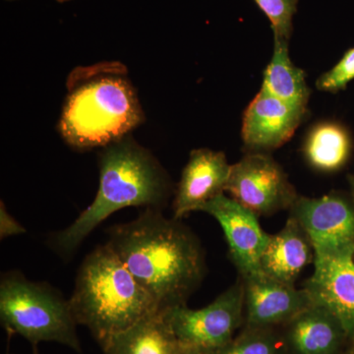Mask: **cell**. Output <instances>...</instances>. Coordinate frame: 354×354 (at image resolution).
I'll return each mask as SVG.
<instances>
[{
  "mask_svg": "<svg viewBox=\"0 0 354 354\" xmlns=\"http://www.w3.org/2000/svg\"><path fill=\"white\" fill-rule=\"evenodd\" d=\"M25 232V228L12 216L9 215L3 203H1V206H0V236L1 239L24 234Z\"/></svg>",
  "mask_w": 354,
  "mask_h": 354,
  "instance_id": "obj_22",
  "label": "cell"
},
{
  "mask_svg": "<svg viewBox=\"0 0 354 354\" xmlns=\"http://www.w3.org/2000/svg\"><path fill=\"white\" fill-rule=\"evenodd\" d=\"M165 315L184 348L215 353L232 341L245 322L243 281L239 279L204 308L193 310L183 305L165 310Z\"/></svg>",
  "mask_w": 354,
  "mask_h": 354,
  "instance_id": "obj_6",
  "label": "cell"
},
{
  "mask_svg": "<svg viewBox=\"0 0 354 354\" xmlns=\"http://www.w3.org/2000/svg\"><path fill=\"white\" fill-rule=\"evenodd\" d=\"M349 187H351V197L354 204V176H348V177Z\"/></svg>",
  "mask_w": 354,
  "mask_h": 354,
  "instance_id": "obj_23",
  "label": "cell"
},
{
  "mask_svg": "<svg viewBox=\"0 0 354 354\" xmlns=\"http://www.w3.org/2000/svg\"><path fill=\"white\" fill-rule=\"evenodd\" d=\"M232 165L223 152L197 149L190 153L174 200V218L200 211L205 204L223 194Z\"/></svg>",
  "mask_w": 354,
  "mask_h": 354,
  "instance_id": "obj_13",
  "label": "cell"
},
{
  "mask_svg": "<svg viewBox=\"0 0 354 354\" xmlns=\"http://www.w3.org/2000/svg\"><path fill=\"white\" fill-rule=\"evenodd\" d=\"M108 245L158 304L183 306L201 285L207 267L201 242L183 223L146 209L109 230Z\"/></svg>",
  "mask_w": 354,
  "mask_h": 354,
  "instance_id": "obj_1",
  "label": "cell"
},
{
  "mask_svg": "<svg viewBox=\"0 0 354 354\" xmlns=\"http://www.w3.org/2000/svg\"><path fill=\"white\" fill-rule=\"evenodd\" d=\"M271 22L274 38L290 41L298 0H254Z\"/></svg>",
  "mask_w": 354,
  "mask_h": 354,
  "instance_id": "obj_20",
  "label": "cell"
},
{
  "mask_svg": "<svg viewBox=\"0 0 354 354\" xmlns=\"http://www.w3.org/2000/svg\"><path fill=\"white\" fill-rule=\"evenodd\" d=\"M353 260H354V254H353Z\"/></svg>",
  "mask_w": 354,
  "mask_h": 354,
  "instance_id": "obj_27",
  "label": "cell"
},
{
  "mask_svg": "<svg viewBox=\"0 0 354 354\" xmlns=\"http://www.w3.org/2000/svg\"><path fill=\"white\" fill-rule=\"evenodd\" d=\"M200 211L213 216L220 223L230 247V257L241 278L264 272L261 259L271 235L262 230L256 214L225 194L211 200Z\"/></svg>",
  "mask_w": 354,
  "mask_h": 354,
  "instance_id": "obj_9",
  "label": "cell"
},
{
  "mask_svg": "<svg viewBox=\"0 0 354 354\" xmlns=\"http://www.w3.org/2000/svg\"><path fill=\"white\" fill-rule=\"evenodd\" d=\"M262 88L281 101L306 108L310 95L306 76L291 62L288 41L274 39V55L265 70Z\"/></svg>",
  "mask_w": 354,
  "mask_h": 354,
  "instance_id": "obj_17",
  "label": "cell"
},
{
  "mask_svg": "<svg viewBox=\"0 0 354 354\" xmlns=\"http://www.w3.org/2000/svg\"><path fill=\"white\" fill-rule=\"evenodd\" d=\"M354 80V48L346 51L342 59L317 81L316 86L324 92L337 93Z\"/></svg>",
  "mask_w": 354,
  "mask_h": 354,
  "instance_id": "obj_21",
  "label": "cell"
},
{
  "mask_svg": "<svg viewBox=\"0 0 354 354\" xmlns=\"http://www.w3.org/2000/svg\"><path fill=\"white\" fill-rule=\"evenodd\" d=\"M305 113L304 106L281 101L261 88L244 113V146L249 153L276 150L293 136Z\"/></svg>",
  "mask_w": 354,
  "mask_h": 354,
  "instance_id": "obj_10",
  "label": "cell"
},
{
  "mask_svg": "<svg viewBox=\"0 0 354 354\" xmlns=\"http://www.w3.org/2000/svg\"><path fill=\"white\" fill-rule=\"evenodd\" d=\"M349 354H354V351L353 349V351H351V353H349Z\"/></svg>",
  "mask_w": 354,
  "mask_h": 354,
  "instance_id": "obj_26",
  "label": "cell"
},
{
  "mask_svg": "<svg viewBox=\"0 0 354 354\" xmlns=\"http://www.w3.org/2000/svg\"><path fill=\"white\" fill-rule=\"evenodd\" d=\"M179 354H204L200 353L199 351H196V349L189 348H184L183 346V349H181L180 353Z\"/></svg>",
  "mask_w": 354,
  "mask_h": 354,
  "instance_id": "obj_24",
  "label": "cell"
},
{
  "mask_svg": "<svg viewBox=\"0 0 354 354\" xmlns=\"http://www.w3.org/2000/svg\"><path fill=\"white\" fill-rule=\"evenodd\" d=\"M314 259L315 252L308 235L299 223L290 216L283 230L271 235L261 267L270 278L295 286L299 274Z\"/></svg>",
  "mask_w": 354,
  "mask_h": 354,
  "instance_id": "obj_15",
  "label": "cell"
},
{
  "mask_svg": "<svg viewBox=\"0 0 354 354\" xmlns=\"http://www.w3.org/2000/svg\"><path fill=\"white\" fill-rule=\"evenodd\" d=\"M286 325V348L292 354H339L349 344L339 319L315 302Z\"/></svg>",
  "mask_w": 354,
  "mask_h": 354,
  "instance_id": "obj_14",
  "label": "cell"
},
{
  "mask_svg": "<svg viewBox=\"0 0 354 354\" xmlns=\"http://www.w3.org/2000/svg\"><path fill=\"white\" fill-rule=\"evenodd\" d=\"M286 344L272 328L245 327L241 335L211 354H285Z\"/></svg>",
  "mask_w": 354,
  "mask_h": 354,
  "instance_id": "obj_19",
  "label": "cell"
},
{
  "mask_svg": "<svg viewBox=\"0 0 354 354\" xmlns=\"http://www.w3.org/2000/svg\"><path fill=\"white\" fill-rule=\"evenodd\" d=\"M66 88L57 129L74 150L104 148L145 121L127 67L120 62L76 67L67 77Z\"/></svg>",
  "mask_w": 354,
  "mask_h": 354,
  "instance_id": "obj_2",
  "label": "cell"
},
{
  "mask_svg": "<svg viewBox=\"0 0 354 354\" xmlns=\"http://www.w3.org/2000/svg\"><path fill=\"white\" fill-rule=\"evenodd\" d=\"M68 301L77 325L87 327L102 348L116 335L160 311L108 244L83 261Z\"/></svg>",
  "mask_w": 354,
  "mask_h": 354,
  "instance_id": "obj_4",
  "label": "cell"
},
{
  "mask_svg": "<svg viewBox=\"0 0 354 354\" xmlns=\"http://www.w3.org/2000/svg\"><path fill=\"white\" fill-rule=\"evenodd\" d=\"M242 279V278H241ZM245 298V327L274 328L288 324L314 304L309 291L257 274L242 279Z\"/></svg>",
  "mask_w": 354,
  "mask_h": 354,
  "instance_id": "obj_12",
  "label": "cell"
},
{
  "mask_svg": "<svg viewBox=\"0 0 354 354\" xmlns=\"http://www.w3.org/2000/svg\"><path fill=\"white\" fill-rule=\"evenodd\" d=\"M97 160L100 186L94 202L55 237V247L66 255L118 209L144 207L162 211L172 195L169 174L132 134L102 148Z\"/></svg>",
  "mask_w": 354,
  "mask_h": 354,
  "instance_id": "obj_3",
  "label": "cell"
},
{
  "mask_svg": "<svg viewBox=\"0 0 354 354\" xmlns=\"http://www.w3.org/2000/svg\"><path fill=\"white\" fill-rule=\"evenodd\" d=\"M181 349L165 311H158L116 335L102 351L104 354H179Z\"/></svg>",
  "mask_w": 354,
  "mask_h": 354,
  "instance_id": "obj_16",
  "label": "cell"
},
{
  "mask_svg": "<svg viewBox=\"0 0 354 354\" xmlns=\"http://www.w3.org/2000/svg\"><path fill=\"white\" fill-rule=\"evenodd\" d=\"M57 2H59V3H64V2H68L70 0H57Z\"/></svg>",
  "mask_w": 354,
  "mask_h": 354,
  "instance_id": "obj_25",
  "label": "cell"
},
{
  "mask_svg": "<svg viewBox=\"0 0 354 354\" xmlns=\"http://www.w3.org/2000/svg\"><path fill=\"white\" fill-rule=\"evenodd\" d=\"M225 191L257 216L290 209L298 198L281 165L263 153H249L232 165Z\"/></svg>",
  "mask_w": 354,
  "mask_h": 354,
  "instance_id": "obj_7",
  "label": "cell"
},
{
  "mask_svg": "<svg viewBox=\"0 0 354 354\" xmlns=\"http://www.w3.org/2000/svg\"><path fill=\"white\" fill-rule=\"evenodd\" d=\"M295 218L308 235L316 256L354 251L353 199L337 193L320 198L298 196L291 206Z\"/></svg>",
  "mask_w": 354,
  "mask_h": 354,
  "instance_id": "obj_8",
  "label": "cell"
},
{
  "mask_svg": "<svg viewBox=\"0 0 354 354\" xmlns=\"http://www.w3.org/2000/svg\"><path fill=\"white\" fill-rule=\"evenodd\" d=\"M351 139L346 128L324 122L312 128L304 144V155L312 167L325 172L339 171L351 157Z\"/></svg>",
  "mask_w": 354,
  "mask_h": 354,
  "instance_id": "obj_18",
  "label": "cell"
},
{
  "mask_svg": "<svg viewBox=\"0 0 354 354\" xmlns=\"http://www.w3.org/2000/svg\"><path fill=\"white\" fill-rule=\"evenodd\" d=\"M0 319L9 334L19 335L34 346L55 342L81 351L68 300L51 286L29 281L19 272L2 277Z\"/></svg>",
  "mask_w": 354,
  "mask_h": 354,
  "instance_id": "obj_5",
  "label": "cell"
},
{
  "mask_svg": "<svg viewBox=\"0 0 354 354\" xmlns=\"http://www.w3.org/2000/svg\"><path fill=\"white\" fill-rule=\"evenodd\" d=\"M354 251L316 256L313 274L304 288L341 322L354 346Z\"/></svg>",
  "mask_w": 354,
  "mask_h": 354,
  "instance_id": "obj_11",
  "label": "cell"
}]
</instances>
